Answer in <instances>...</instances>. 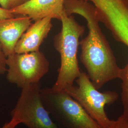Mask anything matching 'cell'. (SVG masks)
Returning a JSON list of instances; mask_svg holds the SVG:
<instances>
[{
	"instance_id": "obj_11",
	"label": "cell",
	"mask_w": 128,
	"mask_h": 128,
	"mask_svg": "<svg viewBox=\"0 0 128 128\" xmlns=\"http://www.w3.org/2000/svg\"><path fill=\"white\" fill-rule=\"evenodd\" d=\"M29 0H0L1 7L5 9L10 10L27 2Z\"/></svg>"
},
{
	"instance_id": "obj_13",
	"label": "cell",
	"mask_w": 128,
	"mask_h": 128,
	"mask_svg": "<svg viewBox=\"0 0 128 128\" xmlns=\"http://www.w3.org/2000/svg\"><path fill=\"white\" fill-rule=\"evenodd\" d=\"M17 16L18 15H16L14 14H12L9 10L5 9L2 7H0V20L4 18H13Z\"/></svg>"
},
{
	"instance_id": "obj_8",
	"label": "cell",
	"mask_w": 128,
	"mask_h": 128,
	"mask_svg": "<svg viewBox=\"0 0 128 128\" xmlns=\"http://www.w3.org/2000/svg\"><path fill=\"white\" fill-rule=\"evenodd\" d=\"M65 0H29L10 11L16 15L28 17L35 22L46 17L60 20L64 10Z\"/></svg>"
},
{
	"instance_id": "obj_15",
	"label": "cell",
	"mask_w": 128,
	"mask_h": 128,
	"mask_svg": "<svg viewBox=\"0 0 128 128\" xmlns=\"http://www.w3.org/2000/svg\"><path fill=\"white\" fill-rule=\"evenodd\" d=\"M19 124L17 121L11 119L10 122L5 124L1 128H15Z\"/></svg>"
},
{
	"instance_id": "obj_7",
	"label": "cell",
	"mask_w": 128,
	"mask_h": 128,
	"mask_svg": "<svg viewBox=\"0 0 128 128\" xmlns=\"http://www.w3.org/2000/svg\"><path fill=\"white\" fill-rule=\"evenodd\" d=\"M6 78L9 82L22 88L40 82L48 72L50 63L40 51L14 53L7 57Z\"/></svg>"
},
{
	"instance_id": "obj_3",
	"label": "cell",
	"mask_w": 128,
	"mask_h": 128,
	"mask_svg": "<svg viewBox=\"0 0 128 128\" xmlns=\"http://www.w3.org/2000/svg\"><path fill=\"white\" fill-rule=\"evenodd\" d=\"M96 8V17L116 41L128 48V0H84ZM122 104L128 108V63L121 68Z\"/></svg>"
},
{
	"instance_id": "obj_10",
	"label": "cell",
	"mask_w": 128,
	"mask_h": 128,
	"mask_svg": "<svg viewBox=\"0 0 128 128\" xmlns=\"http://www.w3.org/2000/svg\"><path fill=\"white\" fill-rule=\"evenodd\" d=\"M50 17L32 24L22 35L15 48V53H25L40 51V48L52 28Z\"/></svg>"
},
{
	"instance_id": "obj_12",
	"label": "cell",
	"mask_w": 128,
	"mask_h": 128,
	"mask_svg": "<svg viewBox=\"0 0 128 128\" xmlns=\"http://www.w3.org/2000/svg\"><path fill=\"white\" fill-rule=\"evenodd\" d=\"M7 57L5 55L2 45L0 43V74H4L7 72Z\"/></svg>"
},
{
	"instance_id": "obj_14",
	"label": "cell",
	"mask_w": 128,
	"mask_h": 128,
	"mask_svg": "<svg viewBox=\"0 0 128 128\" xmlns=\"http://www.w3.org/2000/svg\"><path fill=\"white\" fill-rule=\"evenodd\" d=\"M118 123L116 128H128V120L124 118L120 115L118 118Z\"/></svg>"
},
{
	"instance_id": "obj_5",
	"label": "cell",
	"mask_w": 128,
	"mask_h": 128,
	"mask_svg": "<svg viewBox=\"0 0 128 128\" xmlns=\"http://www.w3.org/2000/svg\"><path fill=\"white\" fill-rule=\"evenodd\" d=\"M76 86L66 87L67 92L81 105L92 119L102 128H116L118 123L110 120L105 111L106 105H111L119 98L115 91H99L94 86L87 74L81 72L76 80Z\"/></svg>"
},
{
	"instance_id": "obj_1",
	"label": "cell",
	"mask_w": 128,
	"mask_h": 128,
	"mask_svg": "<svg viewBox=\"0 0 128 128\" xmlns=\"http://www.w3.org/2000/svg\"><path fill=\"white\" fill-rule=\"evenodd\" d=\"M64 10L68 15H79L87 22L88 35L79 41L80 60L94 86L99 90L110 81L120 79L121 68L102 31L94 6L84 0H65Z\"/></svg>"
},
{
	"instance_id": "obj_6",
	"label": "cell",
	"mask_w": 128,
	"mask_h": 128,
	"mask_svg": "<svg viewBox=\"0 0 128 128\" xmlns=\"http://www.w3.org/2000/svg\"><path fill=\"white\" fill-rule=\"evenodd\" d=\"M41 90L40 82L22 88L20 95L10 112L12 119L28 128H61L44 105Z\"/></svg>"
},
{
	"instance_id": "obj_9",
	"label": "cell",
	"mask_w": 128,
	"mask_h": 128,
	"mask_svg": "<svg viewBox=\"0 0 128 128\" xmlns=\"http://www.w3.org/2000/svg\"><path fill=\"white\" fill-rule=\"evenodd\" d=\"M32 21L23 15L0 20V43L6 57L15 53L17 43Z\"/></svg>"
},
{
	"instance_id": "obj_4",
	"label": "cell",
	"mask_w": 128,
	"mask_h": 128,
	"mask_svg": "<svg viewBox=\"0 0 128 128\" xmlns=\"http://www.w3.org/2000/svg\"><path fill=\"white\" fill-rule=\"evenodd\" d=\"M44 105L61 128H102L77 101L64 91L41 88Z\"/></svg>"
},
{
	"instance_id": "obj_2",
	"label": "cell",
	"mask_w": 128,
	"mask_h": 128,
	"mask_svg": "<svg viewBox=\"0 0 128 128\" xmlns=\"http://www.w3.org/2000/svg\"><path fill=\"white\" fill-rule=\"evenodd\" d=\"M60 21L61 30L54 38L55 49L60 55L61 64L56 80L51 89L54 91H64L74 85L80 74L78 60L79 38L84 34L85 28L76 21L72 15H68L64 10Z\"/></svg>"
}]
</instances>
